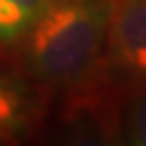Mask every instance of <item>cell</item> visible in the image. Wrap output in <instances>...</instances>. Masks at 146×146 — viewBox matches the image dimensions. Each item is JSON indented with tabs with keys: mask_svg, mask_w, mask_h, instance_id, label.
Here are the masks:
<instances>
[{
	"mask_svg": "<svg viewBox=\"0 0 146 146\" xmlns=\"http://www.w3.org/2000/svg\"><path fill=\"white\" fill-rule=\"evenodd\" d=\"M120 142L146 146V83L126 87L122 94Z\"/></svg>",
	"mask_w": 146,
	"mask_h": 146,
	"instance_id": "obj_5",
	"label": "cell"
},
{
	"mask_svg": "<svg viewBox=\"0 0 146 146\" xmlns=\"http://www.w3.org/2000/svg\"><path fill=\"white\" fill-rule=\"evenodd\" d=\"M53 2L55 0H0V47H16Z\"/></svg>",
	"mask_w": 146,
	"mask_h": 146,
	"instance_id": "obj_4",
	"label": "cell"
},
{
	"mask_svg": "<svg viewBox=\"0 0 146 146\" xmlns=\"http://www.w3.org/2000/svg\"><path fill=\"white\" fill-rule=\"evenodd\" d=\"M47 96L25 73L0 69V138H16L35 130L45 116Z\"/></svg>",
	"mask_w": 146,
	"mask_h": 146,
	"instance_id": "obj_3",
	"label": "cell"
},
{
	"mask_svg": "<svg viewBox=\"0 0 146 146\" xmlns=\"http://www.w3.org/2000/svg\"><path fill=\"white\" fill-rule=\"evenodd\" d=\"M0 142H2V138H0Z\"/></svg>",
	"mask_w": 146,
	"mask_h": 146,
	"instance_id": "obj_6",
	"label": "cell"
},
{
	"mask_svg": "<svg viewBox=\"0 0 146 146\" xmlns=\"http://www.w3.org/2000/svg\"><path fill=\"white\" fill-rule=\"evenodd\" d=\"M116 0H55L21 39L23 73L36 85L73 89L104 69Z\"/></svg>",
	"mask_w": 146,
	"mask_h": 146,
	"instance_id": "obj_1",
	"label": "cell"
},
{
	"mask_svg": "<svg viewBox=\"0 0 146 146\" xmlns=\"http://www.w3.org/2000/svg\"><path fill=\"white\" fill-rule=\"evenodd\" d=\"M104 65L122 89L146 83V0H116Z\"/></svg>",
	"mask_w": 146,
	"mask_h": 146,
	"instance_id": "obj_2",
	"label": "cell"
}]
</instances>
